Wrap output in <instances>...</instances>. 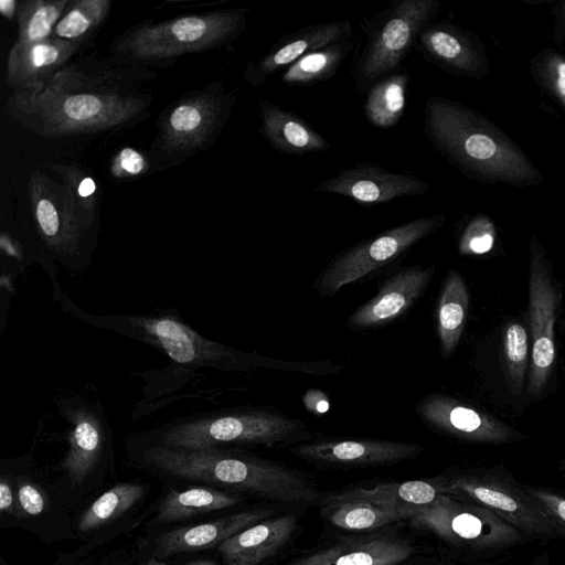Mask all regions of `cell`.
Returning a JSON list of instances; mask_svg holds the SVG:
<instances>
[{"mask_svg":"<svg viewBox=\"0 0 565 565\" xmlns=\"http://www.w3.org/2000/svg\"><path fill=\"white\" fill-rule=\"evenodd\" d=\"M526 493L555 523L559 521L565 524L564 498L536 489L527 490Z\"/></svg>","mask_w":565,"mask_h":565,"instance_id":"obj_40","label":"cell"},{"mask_svg":"<svg viewBox=\"0 0 565 565\" xmlns=\"http://www.w3.org/2000/svg\"><path fill=\"white\" fill-rule=\"evenodd\" d=\"M444 494H454L488 509L532 534L554 535L556 523L527 495L495 481L473 477L445 480Z\"/></svg>","mask_w":565,"mask_h":565,"instance_id":"obj_12","label":"cell"},{"mask_svg":"<svg viewBox=\"0 0 565 565\" xmlns=\"http://www.w3.org/2000/svg\"><path fill=\"white\" fill-rule=\"evenodd\" d=\"M28 188L35 230L49 257L70 271H84L92 252L86 245L88 233L70 205L63 185L35 171Z\"/></svg>","mask_w":565,"mask_h":565,"instance_id":"obj_7","label":"cell"},{"mask_svg":"<svg viewBox=\"0 0 565 565\" xmlns=\"http://www.w3.org/2000/svg\"><path fill=\"white\" fill-rule=\"evenodd\" d=\"M82 42L57 38L35 43L15 42L8 54L6 81L13 92H34L56 75Z\"/></svg>","mask_w":565,"mask_h":565,"instance_id":"obj_16","label":"cell"},{"mask_svg":"<svg viewBox=\"0 0 565 565\" xmlns=\"http://www.w3.org/2000/svg\"><path fill=\"white\" fill-rule=\"evenodd\" d=\"M351 49L350 39L312 51L290 65L281 75L287 85H308L331 77Z\"/></svg>","mask_w":565,"mask_h":565,"instance_id":"obj_31","label":"cell"},{"mask_svg":"<svg viewBox=\"0 0 565 565\" xmlns=\"http://www.w3.org/2000/svg\"><path fill=\"white\" fill-rule=\"evenodd\" d=\"M443 222L440 215L418 217L353 246L322 273L318 282L320 292L332 296L342 287L388 264L436 231Z\"/></svg>","mask_w":565,"mask_h":565,"instance_id":"obj_9","label":"cell"},{"mask_svg":"<svg viewBox=\"0 0 565 565\" xmlns=\"http://www.w3.org/2000/svg\"><path fill=\"white\" fill-rule=\"evenodd\" d=\"M469 295L462 277L450 271L443 286L437 311V331L444 355L456 349L462 334Z\"/></svg>","mask_w":565,"mask_h":565,"instance_id":"obj_29","label":"cell"},{"mask_svg":"<svg viewBox=\"0 0 565 565\" xmlns=\"http://www.w3.org/2000/svg\"><path fill=\"white\" fill-rule=\"evenodd\" d=\"M507 377L514 394H520L525 376L529 354L527 333L520 323L508 327L504 338Z\"/></svg>","mask_w":565,"mask_h":565,"instance_id":"obj_36","label":"cell"},{"mask_svg":"<svg viewBox=\"0 0 565 565\" xmlns=\"http://www.w3.org/2000/svg\"><path fill=\"white\" fill-rule=\"evenodd\" d=\"M0 468V516L2 522L1 526L4 527L18 525L19 503L14 488L13 477L10 469L4 463L3 460H1Z\"/></svg>","mask_w":565,"mask_h":565,"instance_id":"obj_37","label":"cell"},{"mask_svg":"<svg viewBox=\"0 0 565 565\" xmlns=\"http://www.w3.org/2000/svg\"><path fill=\"white\" fill-rule=\"evenodd\" d=\"M270 515V510L255 509L195 525L178 526L161 533L154 540L151 555L162 559L181 553L218 547L234 534L269 519Z\"/></svg>","mask_w":565,"mask_h":565,"instance_id":"obj_18","label":"cell"},{"mask_svg":"<svg viewBox=\"0 0 565 565\" xmlns=\"http://www.w3.org/2000/svg\"><path fill=\"white\" fill-rule=\"evenodd\" d=\"M406 73L398 72L377 81L369 90L364 113L377 128L395 126L403 116L406 102Z\"/></svg>","mask_w":565,"mask_h":565,"instance_id":"obj_30","label":"cell"},{"mask_svg":"<svg viewBox=\"0 0 565 565\" xmlns=\"http://www.w3.org/2000/svg\"><path fill=\"white\" fill-rule=\"evenodd\" d=\"M53 300L67 315L94 328L111 331L145 343L163 353L170 367L161 376L194 374L199 370L242 371L253 365L254 358L231 347L210 340L188 324L174 308H157L146 313L95 315L87 312L51 280Z\"/></svg>","mask_w":565,"mask_h":565,"instance_id":"obj_3","label":"cell"},{"mask_svg":"<svg viewBox=\"0 0 565 565\" xmlns=\"http://www.w3.org/2000/svg\"><path fill=\"white\" fill-rule=\"evenodd\" d=\"M414 553L406 541L373 535L338 542L288 565H397Z\"/></svg>","mask_w":565,"mask_h":565,"instance_id":"obj_22","label":"cell"},{"mask_svg":"<svg viewBox=\"0 0 565 565\" xmlns=\"http://www.w3.org/2000/svg\"><path fill=\"white\" fill-rule=\"evenodd\" d=\"M445 480H412L404 482L380 483L373 488H354L340 493L341 498L356 499L374 505L406 512L413 515L433 503L444 490Z\"/></svg>","mask_w":565,"mask_h":565,"instance_id":"obj_25","label":"cell"},{"mask_svg":"<svg viewBox=\"0 0 565 565\" xmlns=\"http://www.w3.org/2000/svg\"><path fill=\"white\" fill-rule=\"evenodd\" d=\"M435 267L413 266L385 281L379 292L348 319L352 328H373L391 322L405 312L422 295Z\"/></svg>","mask_w":565,"mask_h":565,"instance_id":"obj_19","label":"cell"},{"mask_svg":"<svg viewBox=\"0 0 565 565\" xmlns=\"http://www.w3.org/2000/svg\"><path fill=\"white\" fill-rule=\"evenodd\" d=\"M296 525L295 514L266 519L225 540L217 550L226 565H260L288 542Z\"/></svg>","mask_w":565,"mask_h":565,"instance_id":"obj_23","label":"cell"},{"mask_svg":"<svg viewBox=\"0 0 565 565\" xmlns=\"http://www.w3.org/2000/svg\"><path fill=\"white\" fill-rule=\"evenodd\" d=\"M10 469L19 503L18 526L31 531L46 543L73 540V531L64 503L58 499L54 483L38 470L31 454L2 459Z\"/></svg>","mask_w":565,"mask_h":565,"instance_id":"obj_11","label":"cell"},{"mask_svg":"<svg viewBox=\"0 0 565 565\" xmlns=\"http://www.w3.org/2000/svg\"><path fill=\"white\" fill-rule=\"evenodd\" d=\"M558 295L548 271L539 257L533 258L529 281V316L532 332L531 367L527 392L539 395L555 360L554 324Z\"/></svg>","mask_w":565,"mask_h":565,"instance_id":"obj_14","label":"cell"},{"mask_svg":"<svg viewBox=\"0 0 565 565\" xmlns=\"http://www.w3.org/2000/svg\"><path fill=\"white\" fill-rule=\"evenodd\" d=\"M230 99L220 93H201L171 107L161 122L160 139L171 151L186 152L210 142L225 122Z\"/></svg>","mask_w":565,"mask_h":565,"instance_id":"obj_13","label":"cell"},{"mask_svg":"<svg viewBox=\"0 0 565 565\" xmlns=\"http://www.w3.org/2000/svg\"><path fill=\"white\" fill-rule=\"evenodd\" d=\"M19 3L15 0H0V12L8 20L17 18Z\"/></svg>","mask_w":565,"mask_h":565,"instance_id":"obj_41","label":"cell"},{"mask_svg":"<svg viewBox=\"0 0 565 565\" xmlns=\"http://www.w3.org/2000/svg\"><path fill=\"white\" fill-rule=\"evenodd\" d=\"M114 564L111 561L108 562V559H104L102 562H93L92 559H86V561H79L77 563H71V564H66V565H111Z\"/></svg>","mask_w":565,"mask_h":565,"instance_id":"obj_43","label":"cell"},{"mask_svg":"<svg viewBox=\"0 0 565 565\" xmlns=\"http://www.w3.org/2000/svg\"><path fill=\"white\" fill-rule=\"evenodd\" d=\"M417 413L430 426L465 439L499 443L513 437L501 422L450 397L428 396L418 402Z\"/></svg>","mask_w":565,"mask_h":565,"instance_id":"obj_20","label":"cell"},{"mask_svg":"<svg viewBox=\"0 0 565 565\" xmlns=\"http://www.w3.org/2000/svg\"><path fill=\"white\" fill-rule=\"evenodd\" d=\"M422 52L438 63L467 68L470 53L459 35L440 24L426 25L416 40Z\"/></svg>","mask_w":565,"mask_h":565,"instance_id":"obj_35","label":"cell"},{"mask_svg":"<svg viewBox=\"0 0 565 565\" xmlns=\"http://www.w3.org/2000/svg\"><path fill=\"white\" fill-rule=\"evenodd\" d=\"M143 100L114 88L79 70L64 67L34 92H13L8 109L24 127L45 137L92 134L131 121Z\"/></svg>","mask_w":565,"mask_h":565,"instance_id":"obj_1","label":"cell"},{"mask_svg":"<svg viewBox=\"0 0 565 565\" xmlns=\"http://www.w3.org/2000/svg\"><path fill=\"white\" fill-rule=\"evenodd\" d=\"M239 498L214 487H192L173 490L163 497L153 523L171 524L236 505Z\"/></svg>","mask_w":565,"mask_h":565,"instance_id":"obj_26","label":"cell"},{"mask_svg":"<svg viewBox=\"0 0 565 565\" xmlns=\"http://www.w3.org/2000/svg\"><path fill=\"white\" fill-rule=\"evenodd\" d=\"M56 414L67 425L63 438L66 451L55 469L62 486L88 490L114 465L113 431L98 398L70 393L55 397Z\"/></svg>","mask_w":565,"mask_h":565,"instance_id":"obj_5","label":"cell"},{"mask_svg":"<svg viewBox=\"0 0 565 565\" xmlns=\"http://www.w3.org/2000/svg\"><path fill=\"white\" fill-rule=\"evenodd\" d=\"M557 86L559 93L565 97V62L559 63L557 67Z\"/></svg>","mask_w":565,"mask_h":565,"instance_id":"obj_42","label":"cell"},{"mask_svg":"<svg viewBox=\"0 0 565 565\" xmlns=\"http://www.w3.org/2000/svg\"><path fill=\"white\" fill-rule=\"evenodd\" d=\"M259 109L262 134L275 150L298 156L330 147L328 140L297 114L266 99L259 100Z\"/></svg>","mask_w":565,"mask_h":565,"instance_id":"obj_24","label":"cell"},{"mask_svg":"<svg viewBox=\"0 0 565 565\" xmlns=\"http://www.w3.org/2000/svg\"><path fill=\"white\" fill-rule=\"evenodd\" d=\"M428 189L429 184L415 175L387 172L370 163L344 169L316 186L317 191L348 196L360 204H381L399 196L422 195Z\"/></svg>","mask_w":565,"mask_h":565,"instance_id":"obj_15","label":"cell"},{"mask_svg":"<svg viewBox=\"0 0 565 565\" xmlns=\"http://www.w3.org/2000/svg\"><path fill=\"white\" fill-rule=\"evenodd\" d=\"M493 234L487 224L473 223L463 233L459 250L465 255L488 253L493 246Z\"/></svg>","mask_w":565,"mask_h":565,"instance_id":"obj_38","label":"cell"},{"mask_svg":"<svg viewBox=\"0 0 565 565\" xmlns=\"http://www.w3.org/2000/svg\"><path fill=\"white\" fill-rule=\"evenodd\" d=\"M299 422L263 409H221L179 417L127 438L172 449L196 450L230 445L273 446L301 430Z\"/></svg>","mask_w":565,"mask_h":565,"instance_id":"obj_4","label":"cell"},{"mask_svg":"<svg viewBox=\"0 0 565 565\" xmlns=\"http://www.w3.org/2000/svg\"><path fill=\"white\" fill-rule=\"evenodd\" d=\"M109 9L108 0L71 1L52 36L83 43L106 20Z\"/></svg>","mask_w":565,"mask_h":565,"instance_id":"obj_34","label":"cell"},{"mask_svg":"<svg viewBox=\"0 0 565 565\" xmlns=\"http://www.w3.org/2000/svg\"><path fill=\"white\" fill-rule=\"evenodd\" d=\"M146 495L140 482H119L102 493L81 514L76 523L79 534H89L107 526L135 509Z\"/></svg>","mask_w":565,"mask_h":565,"instance_id":"obj_28","label":"cell"},{"mask_svg":"<svg viewBox=\"0 0 565 565\" xmlns=\"http://www.w3.org/2000/svg\"><path fill=\"white\" fill-rule=\"evenodd\" d=\"M70 0H29L17 11L19 43H35L52 38L54 28L66 11Z\"/></svg>","mask_w":565,"mask_h":565,"instance_id":"obj_32","label":"cell"},{"mask_svg":"<svg viewBox=\"0 0 565 565\" xmlns=\"http://www.w3.org/2000/svg\"><path fill=\"white\" fill-rule=\"evenodd\" d=\"M146 170V160L132 148H122L114 158L111 171L115 177H134Z\"/></svg>","mask_w":565,"mask_h":565,"instance_id":"obj_39","label":"cell"},{"mask_svg":"<svg viewBox=\"0 0 565 565\" xmlns=\"http://www.w3.org/2000/svg\"><path fill=\"white\" fill-rule=\"evenodd\" d=\"M245 21L241 10L184 15L131 29L113 47L116 54L128 58L161 61L220 46L236 36Z\"/></svg>","mask_w":565,"mask_h":565,"instance_id":"obj_6","label":"cell"},{"mask_svg":"<svg viewBox=\"0 0 565 565\" xmlns=\"http://www.w3.org/2000/svg\"><path fill=\"white\" fill-rule=\"evenodd\" d=\"M435 0H402L380 19L361 54L356 81L366 86L393 71L437 10Z\"/></svg>","mask_w":565,"mask_h":565,"instance_id":"obj_8","label":"cell"},{"mask_svg":"<svg viewBox=\"0 0 565 565\" xmlns=\"http://www.w3.org/2000/svg\"><path fill=\"white\" fill-rule=\"evenodd\" d=\"M132 463L158 477L202 482L268 500L300 503L308 481L300 473L225 448L172 449L126 439Z\"/></svg>","mask_w":565,"mask_h":565,"instance_id":"obj_2","label":"cell"},{"mask_svg":"<svg viewBox=\"0 0 565 565\" xmlns=\"http://www.w3.org/2000/svg\"><path fill=\"white\" fill-rule=\"evenodd\" d=\"M183 565H218V564L212 559H198V561H192V562L185 563Z\"/></svg>","mask_w":565,"mask_h":565,"instance_id":"obj_45","label":"cell"},{"mask_svg":"<svg viewBox=\"0 0 565 565\" xmlns=\"http://www.w3.org/2000/svg\"><path fill=\"white\" fill-rule=\"evenodd\" d=\"M350 35L351 24L348 19L309 25L282 38L257 62L249 63L244 77L254 86L263 85L270 75L288 68L308 53L350 39Z\"/></svg>","mask_w":565,"mask_h":565,"instance_id":"obj_17","label":"cell"},{"mask_svg":"<svg viewBox=\"0 0 565 565\" xmlns=\"http://www.w3.org/2000/svg\"><path fill=\"white\" fill-rule=\"evenodd\" d=\"M137 565H167V563L164 561L151 556Z\"/></svg>","mask_w":565,"mask_h":565,"instance_id":"obj_44","label":"cell"},{"mask_svg":"<svg viewBox=\"0 0 565 565\" xmlns=\"http://www.w3.org/2000/svg\"><path fill=\"white\" fill-rule=\"evenodd\" d=\"M290 451L302 458L335 465H383L418 455L416 444L391 440L317 441L294 446Z\"/></svg>","mask_w":565,"mask_h":565,"instance_id":"obj_21","label":"cell"},{"mask_svg":"<svg viewBox=\"0 0 565 565\" xmlns=\"http://www.w3.org/2000/svg\"><path fill=\"white\" fill-rule=\"evenodd\" d=\"M408 521L414 527L472 547H498L520 536L495 513L480 505L455 501L448 494H440L433 503L417 510Z\"/></svg>","mask_w":565,"mask_h":565,"instance_id":"obj_10","label":"cell"},{"mask_svg":"<svg viewBox=\"0 0 565 565\" xmlns=\"http://www.w3.org/2000/svg\"><path fill=\"white\" fill-rule=\"evenodd\" d=\"M323 516L334 526L349 531H370L390 523L408 520L406 512L390 510L356 499L331 494L323 501Z\"/></svg>","mask_w":565,"mask_h":565,"instance_id":"obj_27","label":"cell"},{"mask_svg":"<svg viewBox=\"0 0 565 565\" xmlns=\"http://www.w3.org/2000/svg\"><path fill=\"white\" fill-rule=\"evenodd\" d=\"M52 170L61 177L70 205L84 230L89 233L96 223L98 211L94 179L73 164H54Z\"/></svg>","mask_w":565,"mask_h":565,"instance_id":"obj_33","label":"cell"}]
</instances>
